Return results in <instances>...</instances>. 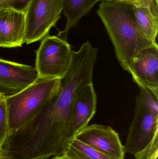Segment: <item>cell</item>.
<instances>
[{
	"label": "cell",
	"instance_id": "ba28073f",
	"mask_svg": "<svg viewBox=\"0 0 158 159\" xmlns=\"http://www.w3.org/2000/svg\"><path fill=\"white\" fill-rule=\"evenodd\" d=\"M39 77L35 67L0 58V96L11 97Z\"/></svg>",
	"mask_w": 158,
	"mask_h": 159
},
{
	"label": "cell",
	"instance_id": "9a60e30c",
	"mask_svg": "<svg viewBox=\"0 0 158 159\" xmlns=\"http://www.w3.org/2000/svg\"><path fill=\"white\" fill-rule=\"evenodd\" d=\"M135 159H157L158 157V131L151 141L142 150L134 155Z\"/></svg>",
	"mask_w": 158,
	"mask_h": 159
},
{
	"label": "cell",
	"instance_id": "7a4b0ae2",
	"mask_svg": "<svg viewBox=\"0 0 158 159\" xmlns=\"http://www.w3.org/2000/svg\"><path fill=\"white\" fill-rule=\"evenodd\" d=\"M97 14L111 40L120 64L130 73L135 57L143 49L154 44L138 27L133 6L118 0H102Z\"/></svg>",
	"mask_w": 158,
	"mask_h": 159
},
{
	"label": "cell",
	"instance_id": "4fadbf2b",
	"mask_svg": "<svg viewBox=\"0 0 158 159\" xmlns=\"http://www.w3.org/2000/svg\"><path fill=\"white\" fill-rule=\"evenodd\" d=\"M100 1L102 0H65L63 12L66 20V27L58 36L64 35L66 39L68 32L76 27L83 17L89 14Z\"/></svg>",
	"mask_w": 158,
	"mask_h": 159
},
{
	"label": "cell",
	"instance_id": "2e32d148",
	"mask_svg": "<svg viewBox=\"0 0 158 159\" xmlns=\"http://www.w3.org/2000/svg\"><path fill=\"white\" fill-rule=\"evenodd\" d=\"M8 133V115L5 99L0 100V147Z\"/></svg>",
	"mask_w": 158,
	"mask_h": 159
},
{
	"label": "cell",
	"instance_id": "7c38bea8",
	"mask_svg": "<svg viewBox=\"0 0 158 159\" xmlns=\"http://www.w3.org/2000/svg\"><path fill=\"white\" fill-rule=\"evenodd\" d=\"M133 6L136 23L146 38L155 45L158 32V3L146 6Z\"/></svg>",
	"mask_w": 158,
	"mask_h": 159
},
{
	"label": "cell",
	"instance_id": "8992f818",
	"mask_svg": "<svg viewBox=\"0 0 158 159\" xmlns=\"http://www.w3.org/2000/svg\"><path fill=\"white\" fill-rule=\"evenodd\" d=\"M65 0H29L25 13L24 43L30 44L49 35L64 10Z\"/></svg>",
	"mask_w": 158,
	"mask_h": 159
},
{
	"label": "cell",
	"instance_id": "30bf717a",
	"mask_svg": "<svg viewBox=\"0 0 158 159\" xmlns=\"http://www.w3.org/2000/svg\"><path fill=\"white\" fill-rule=\"evenodd\" d=\"M26 21L23 9L0 8V48L21 47L24 43Z\"/></svg>",
	"mask_w": 158,
	"mask_h": 159
},
{
	"label": "cell",
	"instance_id": "6da1fadb",
	"mask_svg": "<svg viewBox=\"0 0 158 159\" xmlns=\"http://www.w3.org/2000/svg\"><path fill=\"white\" fill-rule=\"evenodd\" d=\"M98 48L89 42L72 50L71 62L58 95L38 116L21 129L24 144L44 157L63 154L74 137L70 128V112L75 94L83 85L92 82Z\"/></svg>",
	"mask_w": 158,
	"mask_h": 159
},
{
	"label": "cell",
	"instance_id": "3957f363",
	"mask_svg": "<svg viewBox=\"0 0 158 159\" xmlns=\"http://www.w3.org/2000/svg\"><path fill=\"white\" fill-rule=\"evenodd\" d=\"M61 80L38 77L17 94L5 98L8 115V133L36 118L58 95Z\"/></svg>",
	"mask_w": 158,
	"mask_h": 159
},
{
	"label": "cell",
	"instance_id": "5b68a950",
	"mask_svg": "<svg viewBox=\"0 0 158 159\" xmlns=\"http://www.w3.org/2000/svg\"><path fill=\"white\" fill-rule=\"evenodd\" d=\"M72 50L66 40L58 35L43 38L36 52L35 68L39 77L62 80L71 62Z\"/></svg>",
	"mask_w": 158,
	"mask_h": 159
},
{
	"label": "cell",
	"instance_id": "277c9868",
	"mask_svg": "<svg viewBox=\"0 0 158 159\" xmlns=\"http://www.w3.org/2000/svg\"><path fill=\"white\" fill-rule=\"evenodd\" d=\"M158 131V98L140 88L136 97L134 117L124 146L125 153L134 155L142 150Z\"/></svg>",
	"mask_w": 158,
	"mask_h": 159
},
{
	"label": "cell",
	"instance_id": "8fae6325",
	"mask_svg": "<svg viewBox=\"0 0 158 159\" xmlns=\"http://www.w3.org/2000/svg\"><path fill=\"white\" fill-rule=\"evenodd\" d=\"M97 96L93 82L85 84L74 96L70 112V128L73 136L88 125L96 112Z\"/></svg>",
	"mask_w": 158,
	"mask_h": 159
},
{
	"label": "cell",
	"instance_id": "9c48e42d",
	"mask_svg": "<svg viewBox=\"0 0 158 159\" xmlns=\"http://www.w3.org/2000/svg\"><path fill=\"white\" fill-rule=\"evenodd\" d=\"M130 74L140 88L158 98V46L153 44L140 51L134 58Z\"/></svg>",
	"mask_w": 158,
	"mask_h": 159
},
{
	"label": "cell",
	"instance_id": "d6986e66",
	"mask_svg": "<svg viewBox=\"0 0 158 159\" xmlns=\"http://www.w3.org/2000/svg\"><path fill=\"white\" fill-rule=\"evenodd\" d=\"M53 159H63V158H62L61 157H53Z\"/></svg>",
	"mask_w": 158,
	"mask_h": 159
},
{
	"label": "cell",
	"instance_id": "52a82bcc",
	"mask_svg": "<svg viewBox=\"0 0 158 159\" xmlns=\"http://www.w3.org/2000/svg\"><path fill=\"white\" fill-rule=\"evenodd\" d=\"M74 137L110 158L124 159V146L118 134L109 126L88 125Z\"/></svg>",
	"mask_w": 158,
	"mask_h": 159
},
{
	"label": "cell",
	"instance_id": "5bb4252c",
	"mask_svg": "<svg viewBox=\"0 0 158 159\" xmlns=\"http://www.w3.org/2000/svg\"><path fill=\"white\" fill-rule=\"evenodd\" d=\"M60 157L63 159H112L75 137L69 142Z\"/></svg>",
	"mask_w": 158,
	"mask_h": 159
},
{
	"label": "cell",
	"instance_id": "ac0fdd59",
	"mask_svg": "<svg viewBox=\"0 0 158 159\" xmlns=\"http://www.w3.org/2000/svg\"><path fill=\"white\" fill-rule=\"evenodd\" d=\"M131 4L134 6L148 5L153 3H158V0H118Z\"/></svg>",
	"mask_w": 158,
	"mask_h": 159
},
{
	"label": "cell",
	"instance_id": "ffe728a7",
	"mask_svg": "<svg viewBox=\"0 0 158 159\" xmlns=\"http://www.w3.org/2000/svg\"><path fill=\"white\" fill-rule=\"evenodd\" d=\"M3 98H3V97H2V96H0V100H2V99H3Z\"/></svg>",
	"mask_w": 158,
	"mask_h": 159
},
{
	"label": "cell",
	"instance_id": "e0dca14e",
	"mask_svg": "<svg viewBox=\"0 0 158 159\" xmlns=\"http://www.w3.org/2000/svg\"><path fill=\"white\" fill-rule=\"evenodd\" d=\"M29 0H0V8L5 7L12 6L17 7L19 5H23L24 7L28 2Z\"/></svg>",
	"mask_w": 158,
	"mask_h": 159
},
{
	"label": "cell",
	"instance_id": "44dd1931",
	"mask_svg": "<svg viewBox=\"0 0 158 159\" xmlns=\"http://www.w3.org/2000/svg\"><path fill=\"white\" fill-rule=\"evenodd\" d=\"M0 159H2V158L1 157H0Z\"/></svg>",
	"mask_w": 158,
	"mask_h": 159
}]
</instances>
